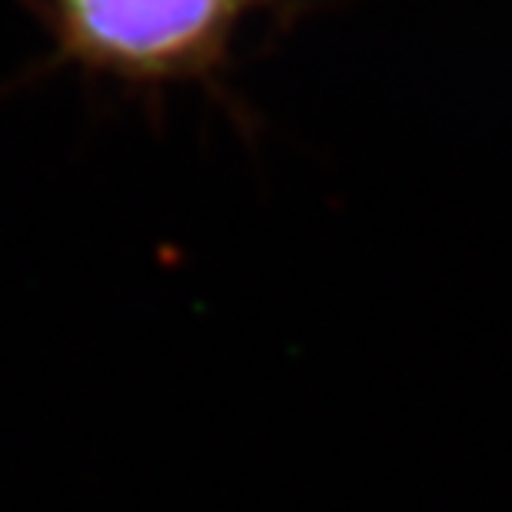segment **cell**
Returning a JSON list of instances; mask_svg holds the SVG:
<instances>
[{"instance_id": "1", "label": "cell", "mask_w": 512, "mask_h": 512, "mask_svg": "<svg viewBox=\"0 0 512 512\" xmlns=\"http://www.w3.org/2000/svg\"><path fill=\"white\" fill-rule=\"evenodd\" d=\"M50 37V64L77 67L157 104L177 87L220 94L253 17L290 20L313 0H27Z\"/></svg>"}]
</instances>
